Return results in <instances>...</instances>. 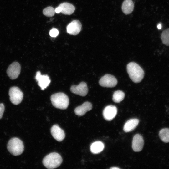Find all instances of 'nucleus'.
Listing matches in <instances>:
<instances>
[{
  "label": "nucleus",
  "mask_w": 169,
  "mask_h": 169,
  "mask_svg": "<svg viewBox=\"0 0 169 169\" xmlns=\"http://www.w3.org/2000/svg\"><path fill=\"white\" fill-rule=\"evenodd\" d=\"M82 24L78 20H74L66 27L67 32L70 35H76L78 34L81 30Z\"/></svg>",
  "instance_id": "1a4fd4ad"
},
{
  "label": "nucleus",
  "mask_w": 169,
  "mask_h": 169,
  "mask_svg": "<svg viewBox=\"0 0 169 169\" xmlns=\"http://www.w3.org/2000/svg\"><path fill=\"white\" fill-rule=\"evenodd\" d=\"M92 108L91 103L89 102H86L81 105L76 107L74 110L75 114L79 116L84 115L88 111L91 110Z\"/></svg>",
  "instance_id": "4468645a"
},
{
  "label": "nucleus",
  "mask_w": 169,
  "mask_h": 169,
  "mask_svg": "<svg viewBox=\"0 0 169 169\" xmlns=\"http://www.w3.org/2000/svg\"><path fill=\"white\" fill-rule=\"evenodd\" d=\"M61 10L60 8L59 7H58L55 9V12L57 13H59L61 12Z\"/></svg>",
  "instance_id": "393cba45"
},
{
  "label": "nucleus",
  "mask_w": 169,
  "mask_h": 169,
  "mask_svg": "<svg viewBox=\"0 0 169 169\" xmlns=\"http://www.w3.org/2000/svg\"><path fill=\"white\" fill-rule=\"evenodd\" d=\"M121 8L125 14H130L134 9V3L132 0H125L122 3Z\"/></svg>",
  "instance_id": "f3484780"
},
{
  "label": "nucleus",
  "mask_w": 169,
  "mask_h": 169,
  "mask_svg": "<svg viewBox=\"0 0 169 169\" xmlns=\"http://www.w3.org/2000/svg\"><path fill=\"white\" fill-rule=\"evenodd\" d=\"M9 95L11 102L15 105H18L21 102L23 96L21 90L16 86L12 87L10 89Z\"/></svg>",
  "instance_id": "39448f33"
},
{
  "label": "nucleus",
  "mask_w": 169,
  "mask_h": 169,
  "mask_svg": "<svg viewBox=\"0 0 169 169\" xmlns=\"http://www.w3.org/2000/svg\"><path fill=\"white\" fill-rule=\"evenodd\" d=\"M117 112L116 107L113 105H109L104 109L103 115L104 119L107 121H111L116 116Z\"/></svg>",
  "instance_id": "9d476101"
},
{
  "label": "nucleus",
  "mask_w": 169,
  "mask_h": 169,
  "mask_svg": "<svg viewBox=\"0 0 169 169\" xmlns=\"http://www.w3.org/2000/svg\"><path fill=\"white\" fill-rule=\"evenodd\" d=\"M71 91L75 94L84 96L88 93V88L87 84L82 82L78 85H73L70 88Z\"/></svg>",
  "instance_id": "6e6552de"
},
{
  "label": "nucleus",
  "mask_w": 169,
  "mask_h": 169,
  "mask_svg": "<svg viewBox=\"0 0 169 169\" xmlns=\"http://www.w3.org/2000/svg\"><path fill=\"white\" fill-rule=\"evenodd\" d=\"M161 38L163 44L169 46V28L166 29L162 32Z\"/></svg>",
  "instance_id": "412c9836"
},
{
  "label": "nucleus",
  "mask_w": 169,
  "mask_h": 169,
  "mask_svg": "<svg viewBox=\"0 0 169 169\" xmlns=\"http://www.w3.org/2000/svg\"><path fill=\"white\" fill-rule=\"evenodd\" d=\"M161 24H159L157 25V28L158 29H161Z\"/></svg>",
  "instance_id": "a878e982"
},
{
  "label": "nucleus",
  "mask_w": 169,
  "mask_h": 169,
  "mask_svg": "<svg viewBox=\"0 0 169 169\" xmlns=\"http://www.w3.org/2000/svg\"><path fill=\"white\" fill-rule=\"evenodd\" d=\"M144 141L142 136L139 134L135 135L133 139L132 148L136 152L141 151L142 149Z\"/></svg>",
  "instance_id": "ddd939ff"
},
{
  "label": "nucleus",
  "mask_w": 169,
  "mask_h": 169,
  "mask_svg": "<svg viewBox=\"0 0 169 169\" xmlns=\"http://www.w3.org/2000/svg\"><path fill=\"white\" fill-rule=\"evenodd\" d=\"M127 70L131 79L135 83L140 82L143 78L144 72L137 63L131 62L127 65Z\"/></svg>",
  "instance_id": "f257e3e1"
},
{
  "label": "nucleus",
  "mask_w": 169,
  "mask_h": 169,
  "mask_svg": "<svg viewBox=\"0 0 169 169\" xmlns=\"http://www.w3.org/2000/svg\"><path fill=\"white\" fill-rule=\"evenodd\" d=\"M24 147L23 141L17 137L11 138L8 141L7 145L8 151L14 156L21 155L23 151Z\"/></svg>",
  "instance_id": "20e7f679"
},
{
  "label": "nucleus",
  "mask_w": 169,
  "mask_h": 169,
  "mask_svg": "<svg viewBox=\"0 0 169 169\" xmlns=\"http://www.w3.org/2000/svg\"><path fill=\"white\" fill-rule=\"evenodd\" d=\"M62 162V159L61 156L56 152L49 153L44 158L42 161L44 166L50 169L58 167Z\"/></svg>",
  "instance_id": "7ed1b4c3"
},
{
  "label": "nucleus",
  "mask_w": 169,
  "mask_h": 169,
  "mask_svg": "<svg viewBox=\"0 0 169 169\" xmlns=\"http://www.w3.org/2000/svg\"><path fill=\"white\" fill-rule=\"evenodd\" d=\"M50 100L52 105L57 108L65 110L67 108L69 105L68 97L62 92L53 94L51 96Z\"/></svg>",
  "instance_id": "f03ea898"
},
{
  "label": "nucleus",
  "mask_w": 169,
  "mask_h": 169,
  "mask_svg": "<svg viewBox=\"0 0 169 169\" xmlns=\"http://www.w3.org/2000/svg\"><path fill=\"white\" fill-rule=\"evenodd\" d=\"M5 110L4 105L3 103L0 104V119L2 118Z\"/></svg>",
  "instance_id": "b1692460"
},
{
  "label": "nucleus",
  "mask_w": 169,
  "mask_h": 169,
  "mask_svg": "<svg viewBox=\"0 0 169 169\" xmlns=\"http://www.w3.org/2000/svg\"><path fill=\"white\" fill-rule=\"evenodd\" d=\"M43 14L48 17H51L54 15L55 9L53 7L49 6L44 8L43 11Z\"/></svg>",
  "instance_id": "4be33fe9"
},
{
  "label": "nucleus",
  "mask_w": 169,
  "mask_h": 169,
  "mask_svg": "<svg viewBox=\"0 0 169 169\" xmlns=\"http://www.w3.org/2000/svg\"><path fill=\"white\" fill-rule=\"evenodd\" d=\"M139 123V120L137 119L133 118L128 120L124 125V131L128 132L133 131L137 126Z\"/></svg>",
  "instance_id": "dca6fc26"
},
{
  "label": "nucleus",
  "mask_w": 169,
  "mask_h": 169,
  "mask_svg": "<svg viewBox=\"0 0 169 169\" xmlns=\"http://www.w3.org/2000/svg\"><path fill=\"white\" fill-rule=\"evenodd\" d=\"M35 79L38 82V85L42 90L46 88L49 85L51 82L49 77L48 75H42L40 71L37 72Z\"/></svg>",
  "instance_id": "9b49d317"
},
{
  "label": "nucleus",
  "mask_w": 169,
  "mask_h": 169,
  "mask_svg": "<svg viewBox=\"0 0 169 169\" xmlns=\"http://www.w3.org/2000/svg\"><path fill=\"white\" fill-rule=\"evenodd\" d=\"M99 83L100 85L103 87L111 88L116 85L117 80L114 76L107 74L102 77Z\"/></svg>",
  "instance_id": "423d86ee"
},
{
  "label": "nucleus",
  "mask_w": 169,
  "mask_h": 169,
  "mask_svg": "<svg viewBox=\"0 0 169 169\" xmlns=\"http://www.w3.org/2000/svg\"><path fill=\"white\" fill-rule=\"evenodd\" d=\"M110 169H119V168L118 167H112V168H111Z\"/></svg>",
  "instance_id": "bb28decb"
},
{
  "label": "nucleus",
  "mask_w": 169,
  "mask_h": 169,
  "mask_svg": "<svg viewBox=\"0 0 169 169\" xmlns=\"http://www.w3.org/2000/svg\"><path fill=\"white\" fill-rule=\"evenodd\" d=\"M59 32L58 30L56 28L52 29L49 32L50 35L53 37H55L57 36L59 34Z\"/></svg>",
  "instance_id": "5701e85b"
},
{
  "label": "nucleus",
  "mask_w": 169,
  "mask_h": 169,
  "mask_svg": "<svg viewBox=\"0 0 169 169\" xmlns=\"http://www.w3.org/2000/svg\"><path fill=\"white\" fill-rule=\"evenodd\" d=\"M125 96L124 92L121 90H118L114 92L113 95L112 100L115 102L118 103L124 99Z\"/></svg>",
  "instance_id": "aec40b11"
},
{
  "label": "nucleus",
  "mask_w": 169,
  "mask_h": 169,
  "mask_svg": "<svg viewBox=\"0 0 169 169\" xmlns=\"http://www.w3.org/2000/svg\"><path fill=\"white\" fill-rule=\"evenodd\" d=\"M51 133L54 139L58 141H62L65 137L64 131L57 125H54L51 128Z\"/></svg>",
  "instance_id": "f8f14e48"
},
{
  "label": "nucleus",
  "mask_w": 169,
  "mask_h": 169,
  "mask_svg": "<svg viewBox=\"0 0 169 169\" xmlns=\"http://www.w3.org/2000/svg\"><path fill=\"white\" fill-rule=\"evenodd\" d=\"M105 145L100 141H96L93 143L90 146L91 152L94 154H97L101 152L104 149Z\"/></svg>",
  "instance_id": "a211bd4d"
},
{
  "label": "nucleus",
  "mask_w": 169,
  "mask_h": 169,
  "mask_svg": "<svg viewBox=\"0 0 169 169\" xmlns=\"http://www.w3.org/2000/svg\"><path fill=\"white\" fill-rule=\"evenodd\" d=\"M61 10V12L65 15H70L72 14L75 10V7L71 4L64 2L58 6Z\"/></svg>",
  "instance_id": "2eb2a0df"
},
{
  "label": "nucleus",
  "mask_w": 169,
  "mask_h": 169,
  "mask_svg": "<svg viewBox=\"0 0 169 169\" xmlns=\"http://www.w3.org/2000/svg\"><path fill=\"white\" fill-rule=\"evenodd\" d=\"M20 70V64L18 62H15L9 66L7 69V73L11 79H14L18 77Z\"/></svg>",
  "instance_id": "0eeeda50"
},
{
  "label": "nucleus",
  "mask_w": 169,
  "mask_h": 169,
  "mask_svg": "<svg viewBox=\"0 0 169 169\" xmlns=\"http://www.w3.org/2000/svg\"><path fill=\"white\" fill-rule=\"evenodd\" d=\"M159 135L160 139L164 142H169V129L163 128L159 132Z\"/></svg>",
  "instance_id": "6ab92c4d"
}]
</instances>
